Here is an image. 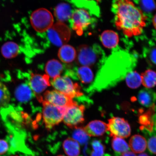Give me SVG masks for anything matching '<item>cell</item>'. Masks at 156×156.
I'll return each instance as SVG.
<instances>
[{
  "mask_svg": "<svg viewBox=\"0 0 156 156\" xmlns=\"http://www.w3.org/2000/svg\"><path fill=\"white\" fill-rule=\"evenodd\" d=\"M129 55L115 50L101 66L93 84L89 90L101 91L116 85L126 77L134 67Z\"/></svg>",
  "mask_w": 156,
  "mask_h": 156,
  "instance_id": "6da1fadb",
  "label": "cell"
},
{
  "mask_svg": "<svg viewBox=\"0 0 156 156\" xmlns=\"http://www.w3.org/2000/svg\"><path fill=\"white\" fill-rule=\"evenodd\" d=\"M112 11L116 28L125 36H139L146 26L147 17L131 0H113Z\"/></svg>",
  "mask_w": 156,
  "mask_h": 156,
  "instance_id": "7a4b0ae2",
  "label": "cell"
},
{
  "mask_svg": "<svg viewBox=\"0 0 156 156\" xmlns=\"http://www.w3.org/2000/svg\"><path fill=\"white\" fill-rule=\"evenodd\" d=\"M106 59L104 51L99 44H82L78 47L76 58L80 66L88 67L102 66Z\"/></svg>",
  "mask_w": 156,
  "mask_h": 156,
  "instance_id": "3957f363",
  "label": "cell"
},
{
  "mask_svg": "<svg viewBox=\"0 0 156 156\" xmlns=\"http://www.w3.org/2000/svg\"><path fill=\"white\" fill-rule=\"evenodd\" d=\"M88 12L79 9L74 10L69 21L71 28L78 35L81 36L90 26H94L96 19L91 17Z\"/></svg>",
  "mask_w": 156,
  "mask_h": 156,
  "instance_id": "277c9868",
  "label": "cell"
},
{
  "mask_svg": "<svg viewBox=\"0 0 156 156\" xmlns=\"http://www.w3.org/2000/svg\"><path fill=\"white\" fill-rule=\"evenodd\" d=\"M43 118L45 126L48 129H51L63 120L66 108L54 106L43 101Z\"/></svg>",
  "mask_w": 156,
  "mask_h": 156,
  "instance_id": "5b68a950",
  "label": "cell"
},
{
  "mask_svg": "<svg viewBox=\"0 0 156 156\" xmlns=\"http://www.w3.org/2000/svg\"><path fill=\"white\" fill-rule=\"evenodd\" d=\"M50 83L56 90L72 99L83 95L81 87L79 84L74 83L67 75L56 77L52 80Z\"/></svg>",
  "mask_w": 156,
  "mask_h": 156,
  "instance_id": "8992f818",
  "label": "cell"
},
{
  "mask_svg": "<svg viewBox=\"0 0 156 156\" xmlns=\"http://www.w3.org/2000/svg\"><path fill=\"white\" fill-rule=\"evenodd\" d=\"M31 25L35 30L39 33L47 32L53 25V17L48 9L41 8L33 12L30 16Z\"/></svg>",
  "mask_w": 156,
  "mask_h": 156,
  "instance_id": "52a82bcc",
  "label": "cell"
},
{
  "mask_svg": "<svg viewBox=\"0 0 156 156\" xmlns=\"http://www.w3.org/2000/svg\"><path fill=\"white\" fill-rule=\"evenodd\" d=\"M48 40L54 45L62 46L69 41L71 37V32L67 25L58 22L52 25L47 31Z\"/></svg>",
  "mask_w": 156,
  "mask_h": 156,
  "instance_id": "ba28073f",
  "label": "cell"
},
{
  "mask_svg": "<svg viewBox=\"0 0 156 156\" xmlns=\"http://www.w3.org/2000/svg\"><path fill=\"white\" fill-rule=\"evenodd\" d=\"M85 107L83 105L76 104L67 107L63 118L64 124L71 128L79 127L85 121Z\"/></svg>",
  "mask_w": 156,
  "mask_h": 156,
  "instance_id": "9c48e42d",
  "label": "cell"
},
{
  "mask_svg": "<svg viewBox=\"0 0 156 156\" xmlns=\"http://www.w3.org/2000/svg\"><path fill=\"white\" fill-rule=\"evenodd\" d=\"M107 129L112 137L123 138L129 137L131 132L129 123L124 118L120 117H113L108 120Z\"/></svg>",
  "mask_w": 156,
  "mask_h": 156,
  "instance_id": "30bf717a",
  "label": "cell"
},
{
  "mask_svg": "<svg viewBox=\"0 0 156 156\" xmlns=\"http://www.w3.org/2000/svg\"><path fill=\"white\" fill-rule=\"evenodd\" d=\"M43 98V101L50 104L65 108L77 104L71 98L56 90L46 91Z\"/></svg>",
  "mask_w": 156,
  "mask_h": 156,
  "instance_id": "8fae6325",
  "label": "cell"
},
{
  "mask_svg": "<svg viewBox=\"0 0 156 156\" xmlns=\"http://www.w3.org/2000/svg\"><path fill=\"white\" fill-rule=\"evenodd\" d=\"M49 76L47 74L44 75L32 74L29 82L30 88L36 95L39 101L43 100V97L40 94L44 92L48 87L50 86Z\"/></svg>",
  "mask_w": 156,
  "mask_h": 156,
  "instance_id": "7c38bea8",
  "label": "cell"
},
{
  "mask_svg": "<svg viewBox=\"0 0 156 156\" xmlns=\"http://www.w3.org/2000/svg\"><path fill=\"white\" fill-rule=\"evenodd\" d=\"M83 129L87 135L90 136H102L108 130L107 124L98 120L89 122Z\"/></svg>",
  "mask_w": 156,
  "mask_h": 156,
  "instance_id": "4fadbf2b",
  "label": "cell"
},
{
  "mask_svg": "<svg viewBox=\"0 0 156 156\" xmlns=\"http://www.w3.org/2000/svg\"><path fill=\"white\" fill-rule=\"evenodd\" d=\"M70 2L76 7L87 10L91 15L97 17L101 16V11L98 4L93 0H70Z\"/></svg>",
  "mask_w": 156,
  "mask_h": 156,
  "instance_id": "5bb4252c",
  "label": "cell"
},
{
  "mask_svg": "<svg viewBox=\"0 0 156 156\" xmlns=\"http://www.w3.org/2000/svg\"><path fill=\"white\" fill-rule=\"evenodd\" d=\"M138 99L142 106L151 107L154 105L156 102V93L150 89H143L138 93Z\"/></svg>",
  "mask_w": 156,
  "mask_h": 156,
  "instance_id": "9a60e30c",
  "label": "cell"
},
{
  "mask_svg": "<svg viewBox=\"0 0 156 156\" xmlns=\"http://www.w3.org/2000/svg\"><path fill=\"white\" fill-rule=\"evenodd\" d=\"M76 51L70 45H64L58 50V57L62 62L65 64L73 63L76 59Z\"/></svg>",
  "mask_w": 156,
  "mask_h": 156,
  "instance_id": "2e32d148",
  "label": "cell"
},
{
  "mask_svg": "<svg viewBox=\"0 0 156 156\" xmlns=\"http://www.w3.org/2000/svg\"><path fill=\"white\" fill-rule=\"evenodd\" d=\"M73 11L68 4L61 3L58 4L54 9L55 16L59 22L69 20Z\"/></svg>",
  "mask_w": 156,
  "mask_h": 156,
  "instance_id": "e0dca14e",
  "label": "cell"
},
{
  "mask_svg": "<svg viewBox=\"0 0 156 156\" xmlns=\"http://www.w3.org/2000/svg\"><path fill=\"white\" fill-rule=\"evenodd\" d=\"M101 42L105 47L112 49L118 46L119 37L118 34L112 30H106L101 34L100 37Z\"/></svg>",
  "mask_w": 156,
  "mask_h": 156,
  "instance_id": "ac0fdd59",
  "label": "cell"
},
{
  "mask_svg": "<svg viewBox=\"0 0 156 156\" xmlns=\"http://www.w3.org/2000/svg\"><path fill=\"white\" fill-rule=\"evenodd\" d=\"M64 69V66L56 59H52L47 63L45 71L47 75L53 79L60 76Z\"/></svg>",
  "mask_w": 156,
  "mask_h": 156,
  "instance_id": "d6986e66",
  "label": "cell"
},
{
  "mask_svg": "<svg viewBox=\"0 0 156 156\" xmlns=\"http://www.w3.org/2000/svg\"><path fill=\"white\" fill-rule=\"evenodd\" d=\"M129 146L133 153L141 154L145 151L147 142L144 136L136 134L130 138Z\"/></svg>",
  "mask_w": 156,
  "mask_h": 156,
  "instance_id": "ffe728a7",
  "label": "cell"
},
{
  "mask_svg": "<svg viewBox=\"0 0 156 156\" xmlns=\"http://www.w3.org/2000/svg\"><path fill=\"white\" fill-rule=\"evenodd\" d=\"M1 52L4 57L10 59L18 55L20 52V48L19 45L15 42H7L2 46Z\"/></svg>",
  "mask_w": 156,
  "mask_h": 156,
  "instance_id": "44dd1931",
  "label": "cell"
},
{
  "mask_svg": "<svg viewBox=\"0 0 156 156\" xmlns=\"http://www.w3.org/2000/svg\"><path fill=\"white\" fill-rule=\"evenodd\" d=\"M155 105L150 107L145 114L140 117L139 122L141 125L142 129H147L150 132L153 130L154 125L153 115L154 114Z\"/></svg>",
  "mask_w": 156,
  "mask_h": 156,
  "instance_id": "7402d4cb",
  "label": "cell"
},
{
  "mask_svg": "<svg viewBox=\"0 0 156 156\" xmlns=\"http://www.w3.org/2000/svg\"><path fill=\"white\" fill-rule=\"evenodd\" d=\"M63 148L65 153L68 156H78L80 153L79 142L72 138L64 140Z\"/></svg>",
  "mask_w": 156,
  "mask_h": 156,
  "instance_id": "603a6c76",
  "label": "cell"
},
{
  "mask_svg": "<svg viewBox=\"0 0 156 156\" xmlns=\"http://www.w3.org/2000/svg\"><path fill=\"white\" fill-rule=\"evenodd\" d=\"M76 73L78 79L82 83L87 84L91 83L93 81V73L89 67L82 66L76 70Z\"/></svg>",
  "mask_w": 156,
  "mask_h": 156,
  "instance_id": "cb8c5ba5",
  "label": "cell"
},
{
  "mask_svg": "<svg viewBox=\"0 0 156 156\" xmlns=\"http://www.w3.org/2000/svg\"><path fill=\"white\" fill-rule=\"evenodd\" d=\"M142 85L146 88L151 89L156 85V72L149 69L142 73L141 75Z\"/></svg>",
  "mask_w": 156,
  "mask_h": 156,
  "instance_id": "d4e9b609",
  "label": "cell"
},
{
  "mask_svg": "<svg viewBox=\"0 0 156 156\" xmlns=\"http://www.w3.org/2000/svg\"><path fill=\"white\" fill-rule=\"evenodd\" d=\"M15 95L17 100L20 102H26L31 98L32 91L30 88L27 85H21L16 90Z\"/></svg>",
  "mask_w": 156,
  "mask_h": 156,
  "instance_id": "484cf974",
  "label": "cell"
},
{
  "mask_svg": "<svg viewBox=\"0 0 156 156\" xmlns=\"http://www.w3.org/2000/svg\"><path fill=\"white\" fill-rule=\"evenodd\" d=\"M126 80L128 87L132 89L137 88L142 83L141 75L135 71L129 72L126 76Z\"/></svg>",
  "mask_w": 156,
  "mask_h": 156,
  "instance_id": "4316f807",
  "label": "cell"
},
{
  "mask_svg": "<svg viewBox=\"0 0 156 156\" xmlns=\"http://www.w3.org/2000/svg\"><path fill=\"white\" fill-rule=\"evenodd\" d=\"M112 137V146L114 151L122 154L128 151L129 146L123 138L115 136Z\"/></svg>",
  "mask_w": 156,
  "mask_h": 156,
  "instance_id": "83f0119b",
  "label": "cell"
},
{
  "mask_svg": "<svg viewBox=\"0 0 156 156\" xmlns=\"http://www.w3.org/2000/svg\"><path fill=\"white\" fill-rule=\"evenodd\" d=\"M10 98V94L9 89L4 84L0 82V108L7 106Z\"/></svg>",
  "mask_w": 156,
  "mask_h": 156,
  "instance_id": "f1b7e54d",
  "label": "cell"
},
{
  "mask_svg": "<svg viewBox=\"0 0 156 156\" xmlns=\"http://www.w3.org/2000/svg\"><path fill=\"white\" fill-rule=\"evenodd\" d=\"M73 139L82 144H84L89 139V136L84 130L83 128L75 129L73 134Z\"/></svg>",
  "mask_w": 156,
  "mask_h": 156,
  "instance_id": "f546056e",
  "label": "cell"
},
{
  "mask_svg": "<svg viewBox=\"0 0 156 156\" xmlns=\"http://www.w3.org/2000/svg\"><path fill=\"white\" fill-rule=\"evenodd\" d=\"M93 151L91 156H103L104 154L105 147L104 145L98 140L92 142Z\"/></svg>",
  "mask_w": 156,
  "mask_h": 156,
  "instance_id": "4dcf8cb0",
  "label": "cell"
},
{
  "mask_svg": "<svg viewBox=\"0 0 156 156\" xmlns=\"http://www.w3.org/2000/svg\"><path fill=\"white\" fill-rule=\"evenodd\" d=\"M142 7L145 10L151 11L155 9V5L153 0H141Z\"/></svg>",
  "mask_w": 156,
  "mask_h": 156,
  "instance_id": "1f68e13d",
  "label": "cell"
},
{
  "mask_svg": "<svg viewBox=\"0 0 156 156\" xmlns=\"http://www.w3.org/2000/svg\"><path fill=\"white\" fill-rule=\"evenodd\" d=\"M147 60L151 65L156 66V48L149 51L146 55Z\"/></svg>",
  "mask_w": 156,
  "mask_h": 156,
  "instance_id": "d6a6232c",
  "label": "cell"
},
{
  "mask_svg": "<svg viewBox=\"0 0 156 156\" xmlns=\"http://www.w3.org/2000/svg\"><path fill=\"white\" fill-rule=\"evenodd\" d=\"M148 149L151 153L156 154V136L150 138L147 143Z\"/></svg>",
  "mask_w": 156,
  "mask_h": 156,
  "instance_id": "836d02e7",
  "label": "cell"
},
{
  "mask_svg": "<svg viewBox=\"0 0 156 156\" xmlns=\"http://www.w3.org/2000/svg\"><path fill=\"white\" fill-rule=\"evenodd\" d=\"M9 149V145L7 142L5 140L0 139V155L5 154Z\"/></svg>",
  "mask_w": 156,
  "mask_h": 156,
  "instance_id": "e575fe53",
  "label": "cell"
},
{
  "mask_svg": "<svg viewBox=\"0 0 156 156\" xmlns=\"http://www.w3.org/2000/svg\"><path fill=\"white\" fill-rule=\"evenodd\" d=\"M121 156H136L133 152L128 151L122 154Z\"/></svg>",
  "mask_w": 156,
  "mask_h": 156,
  "instance_id": "d590c367",
  "label": "cell"
},
{
  "mask_svg": "<svg viewBox=\"0 0 156 156\" xmlns=\"http://www.w3.org/2000/svg\"><path fill=\"white\" fill-rule=\"evenodd\" d=\"M152 21H153V24L154 28L156 30V13L154 16L153 19H152Z\"/></svg>",
  "mask_w": 156,
  "mask_h": 156,
  "instance_id": "8d00e7d4",
  "label": "cell"
},
{
  "mask_svg": "<svg viewBox=\"0 0 156 156\" xmlns=\"http://www.w3.org/2000/svg\"><path fill=\"white\" fill-rule=\"evenodd\" d=\"M138 156H149V155H148L147 154H146V153H142L138 155Z\"/></svg>",
  "mask_w": 156,
  "mask_h": 156,
  "instance_id": "74e56055",
  "label": "cell"
},
{
  "mask_svg": "<svg viewBox=\"0 0 156 156\" xmlns=\"http://www.w3.org/2000/svg\"><path fill=\"white\" fill-rule=\"evenodd\" d=\"M133 1H138V0H133Z\"/></svg>",
  "mask_w": 156,
  "mask_h": 156,
  "instance_id": "f35d334b",
  "label": "cell"
},
{
  "mask_svg": "<svg viewBox=\"0 0 156 156\" xmlns=\"http://www.w3.org/2000/svg\"><path fill=\"white\" fill-rule=\"evenodd\" d=\"M57 156H64L62 155H58Z\"/></svg>",
  "mask_w": 156,
  "mask_h": 156,
  "instance_id": "ab89813d",
  "label": "cell"
},
{
  "mask_svg": "<svg viewBox=\"0 0 156 156\" xmlns=\"http://www.w3.org/2000/svg\"><path fill=\"white\" fill-rule=\"evenodd\" d=\"M18 156L15 155V156Z\"/></svg>",
  "mask_w": 156,
  "mask_h": 156,
  "instance_id": "60d3db41",
  "label": "cell"
}]
</instances>
